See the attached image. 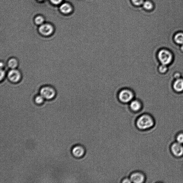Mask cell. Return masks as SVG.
<instances>
[{
    "instance_id": "30bf717a",
    "label": "cell",
    "mask_w": 183,
    "mask_h": 183,
    "mask_svg": "<svg viewBox=\"0 0 183 183\" xmlns=\"http://www.w3.org/2000/svg\"><path fill=\"white\" fill-rule=\"evenodd\" d=\"M40 34L44 36H49L51 35L53 31V28L51 25L44 24L41 25L39 28Z\"/></svg>"
},
{
    "instance_id": "8fae6325",
    "label": "cell",
    "mask_w": 183,
    "mask_h": 183,
    "mask_svg": "<svg viewBox=\"0 0 183 183\" xmlns=\"http://www.w3.org/2000/svg\"><path fill=\"white\" fill-rule=\"evenodd\" d=\"M172 88L177 93H180L183 92V78L175 80L172 83Z\"/></svg>"
},
{
    "instance_id": "6da1fadb",
    "label": "cell",
    "mask_w": 183,
    "mask_h": 183,
    "mask_svg": "<svg viewBox=\"0 0 183 183\" xmlns=\"http://www.w3.org/2000/svg\"><path fill=\"white\" fill-rule=\"evenodd\" d=\"M155 118L148 113L142 114L138 117L136 122V126L141 131H148L153 129L155 126Z\"/></svg>"
},
{
    "instance_id": "7a4b0ae2",
    "label": "cell",
    "mask_w": 183,
    "mask_h": 183,
    "mask_svg": "<svg viewBox=\"0 0 183 183\" xmlns=\"http://www.w3.org/2000/svg\"><path fill=\"white\" fill-rule=\"evenodd\" d=\"M157 57L160 64L168 66L172 63L174 59V56L172 52L166 48H162L159 50L157 52Z\"/></svg>"
},
{
    "instance_id": "484cf974",
    "label": "cell",
    "mask_w": 183,
    "mask_h": 183,
    "mask_svg": "<svg viewBox=\"0 0 183 183\" xmlns=\"http://www.w3.org/2000/svg\"><path fill=\"white\" fill-rule=\"evenodd\" d=\"M38 1H43V0H38Z\"/></svg>"
},
{
    "instance_id": "cb8c5ba5",
    "label": "cell",
    "mask_w": 183,
    "mask_h": 183,
    "mask_svg": "<svg viewBox=\"0 0 183 183\" xmlns=\"http://www.w3.org/2000/svg\"><path fill=\"white\" fill-rule=\"evenodd\" d=\"M63 0H50L52 2L54 5H58L61 3Z\"/></svg>"
},
{
    "instance_id": "7c38bea8",
    "label": "cell",
    "mask_w": 183,
    "mask_h": 183,
    "mask_svg": "<svg viewBox=\"0 0 183 183\" xmlns=\"http://www.w3.org/2000/svg\"><path fill=\"white\" fill-rule=\"evenodd\" d=\"M173 39L176 44L180 46L183 45V32H178L176 33L174 35Z\"/></svg>"
},
{
    "instance_id": "ac0fdd59",
    "label": "cell",
    "mask_w": 183,
    "mask_h": 183,
    "mask_svg": "<svg viewBox=\"0 0 183 183\" xmlns=\"http://www.w3.org/2000/svg\"><path fill=\"white\" fill-rule=\"evenodd\" d=\"M176 142L183 145V132H180L178 134L176 137Z\"/></svg>"
},
{
    "instance_id": "603a6c76",
    "label": "cell",
    "mask_w": 183,
    "mask_h": 183,
    "mask_svg": "<svg viewBox=\"0 0 183 183\" xmlns=\"http://www.w3.org/2000/svg\"><path fill=\"white\" fill-rule=\"evenodd\" d=\"M6 75L5 72V70L1 69V80H2L4 79Z\"/></svg>"
},
{
    "instance_id": "9a60e30c",
    "label": "cell",
    "mask_w": 183,
    "mask_h": 183,
    "mask_svg": "<svg viewBox=\"0 0 183 183\" xmlns=\"http://www.w3.org/2000/svg\"><path fill=\"white\" fill-rule=\"evenodd\" d=\"M169 66L160 64L158 67V70L159 73L161 74H165L168 72Z\"/></svg>"
},
{
    "instance_id": "5bb4252c",
    "label": "cell",
    "mask_w": 183,
    "mask_h": 183,
    "mask_svg": "<svg viewBox=\"0 0 183 183\" xmlns=\"http://www.w3.org/2000/svg\"><path fill=\"white\" fill-rule=\"evenodd\" d=\"M60 10L62 12L65 14H68L71 12L72 10V7L68 3H64L60 7Z\"/></svg>"
},
{
    "instance_id": "2e32d148",
    "label": "cell",
    "mask_w": 183,
    "mask_h": 183,
    "mask_svg": "<svg viewBox=\"0 0 183 183\" xmlns=\"http://www.w3.org/2000/svg\"><path fill=\"white\" fill-rule=\"evenodd\" d=\"M143 5L144 8L148 11L151 10L154 6L153 3L149 1H146L144 2Z\"/></svg>"
},
{
    "instance_id": "44dd1931",
    "label": "cell",
    "mask_w": 183,
    "mask_h": 183,
    "mask_svg": "<svg viewBox=\"0 0 183 183\" xmlns=\"http://www.w3.org/2000/svg\"><path fill=\"white\" fill-rule=\"evenodd\" d=\"M181 77V74L180 72L178 71L175 72L173 75V78L174 79V80L175 79H180Z\"/></svg>"
},
{
    "instance_id": "52a82bcc",
    "label": "cell",
    "mask_w": 183,
    "mask_h": 183,
    "mask_svg": "<svg viewBox=\"0 0 183 183\" xmlns=\"http://www.w3.org/2000/svg\"><path fill=\"white\" fill-rule=\"evenodd\" d=\"M171 151L172 155L175 157H182L183 156V145L178 142H175L171 145Z\"/></svg>"
},
{
    "instance_id": "e0dca14e",
    "label": "cell",
    "mask_w": 183,
    "mask_h": 183,
    "mask_svg": "<svg viewBox=\"0 0 183 183\" xmlns=\"http://www.w3.org/2000/svg\"><path fill=\"white\" fill-rule=\"evenodd\" d=\"M45 100V99L44 98V97L40 95L35 97L34 101L36 104H41L44 102Z\"/></svg>"
},
{
    "instance_id": "4fadbf2b",
    "label": "cell",
    "mask_w": 183,
    "mask_h": 183,
    "mask_svg": "<svg viewBox=\"0 0 183 183\" xmlns=\"http://www.w3.org/2000/svg\"><path fill=\"white\" fill-rule=\"evenodd\" d=\"M18 62L15 58H11L8 62V65L11 69H16L18 66Z\"/></svg>"
},
{
    "instance_id": "d6986e66",
    "label": "cell",
    "mask_w": 183,
    "mask_h": 183,
    "mask_svg": "<svg viewBox=\"0 0 183 183\" xmlns=\"http://www.w3.org/2000/svg\"><path fill=\"white\" fill-rule=\"evenodd\" d=\"M44 19L41 16H38L35 19V22L37 24L40 25L43 23Z\"/></svg>"
},
{
    "instance_id": "277c9868",
    "label": "cell",
    "mask_w": 183,
    "mask_h": 183,
    "mask_svg": "<svg viewBox=\"0 0 183 183\" xmlns=\"http://www.w3.org/2000/svg\"><path fill=\"white\" fill-rule=\"evenodd\" d=\"M132 183H145L146 176L142 171H136L130 174L129 176Z\"/></svg>"
},
{
    "instance_id": "d4e9b609",
    "label": "cell",
    "mask_w": 183,
    "mask_h": 183,
    "mask_svg": "<svg viewBox=\"0 0 183 183\" xmlns=\"http://www.w3.org/2000/svg\"><path fill=\"white\" fill-rule=\"evenodd\" d=\"M180 50L181 52L183 53V45L180 46Z\"/></svg>"
},
{
    "instance_id": "ffe728a7",
    "label": "cell",
    "mask_w": 183,
    "mask_h": 183,
    "mask_svg": "<svg viewBox=\"0 0 183 183\" xmlns=\"http://www.w3.org/2000/svg\"><path fill=\"white\" fill-rule=\"evenodd\" d=\"M133 5L136 6L141 5L143 4L144 0H131Z\"/></svg>"
},
{
    "instance_id": "9c48e42d",
    "label": "cell",
    "mask_w": 183,
    "mask_h": 183,
    "mask_svg": "<svg viewBox=\"0 0 183 183\" xmlns=\"http://www.w3.org/2000/svg\"><path fill=\"white\" fill-rule=\"evenodd\" d=\"M128 104L130 110L133 112H139L141 111L143 108V103L139 99L136 98L133 99Z\"/></svg>"
},
{
    "instance_id": "7402d4cb",
    "label": "cell",
    "mask_w": 183,
    "mask_h": 183,
    "mask_svg": "<svg viewBox=\"0 0 183 183\" xmlns=\"http://www.w3.org/2000/svg\"><path fill=\"white\" fill-rule=\"evenodd\" d=\"M120 183H132L129 177H125L123 178Z\"/></svg>"
},
{
    "instance_id": "5b68a950",
    "label": "cell",
    "mask_w": 183,
    "mask_h": 183,
    "mask_svg": "<svg viewBox=\"0 0 183 183\" xmlns=\"http://www.w3.org/2000/svg\"><path fill=\"white\" fill-rule=\"evenodd\" d=\"M40 95L47 100H51L56 95V91L53 88L46 86L42 88L40 90Z\"/></svg>"
},
{
    "instance_id": "ba28073f",
    "label": "cell",
    "mask_w": 183,
    "mask_h": 183,
    "mask_svg": "<svg viewBox=\"0 0 183 183\" xmlns=\"http://www.w3.org/2000/svg\"><path fill=\"white\" fill-rule=\"evenodd\" d=\"M7 77L11 82L17 83L20 81L22 75L19 70L16 69H11L8 74Z\"/></svg>"
},
{
    "instance_id": "3957f363",
    "label": "cell",
    "mask_w": 183,
    "mask_h": 183,
    "mask_svg": "<svg viewBox=\"0 0 183 183\" xmlns=\"http://www.w3.org/2000/svg\"><path fill=\"white\" fill-rule=\"evenodd\" d=\"M118 98L120 102L124 104H129L135 98V94L131 89L127 88H122L119 92Z\"/></svg>"
},
{
    "instance_id": "8992f818",
    "label": "cell",
    "mask_w": 183,
    "mask_h": 183,
    "mask_svg": "<svg viewBox=\"0 0 183 183\" xmlns=\"http://www.w3.org/2000/svg\"><path fill=\"white\" fill-rule=\"evenodd\" d=\"M71 152L72 155L75 159H81L84 157L86 153V149L83 145L77 144L72 148Z\"/></svg>"
}]
</instances>
